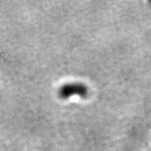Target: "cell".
Here are the masks:
<instances>
[{
    "label": "cell",
    "mask_w": 151,
    "mask_h": 151,
    "mask_svg": "<svg viewBox=\"0 0 151 151\" xmlns=\"http://www.w3.org/2000/svg\"><path fill=\"white\" fill-rule=\"evenodd\" d=\"M88 94V88L82 83H69L65 85L59 90L60 97L64 99H69L73 96L86 98Z\"/></svg>",
    "instance_id": "cell-1"
}]
</instances>
